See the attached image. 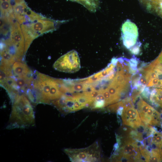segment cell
Here are the masks:
<instances>
[{"mask_svg":"<svg viewBox=\"0 0 162 162\" xmlns=\"http://www.w3.org/2000/svg\"><path fill=\"white\" fill-rule=\"evenodd\" d=\"M63 81L36 71L32 85L25 94L34 104H50L64 94L61 90Z\"/></svg>","mask_w":162,"mask_h":162,"instance_id":"1","label":"cell"},{"mask_svg":"<svg viewBox=\"0 0 162 162\" xmlns=\"http://www.w3.org/2000/svg\"><path fill=\"white\" fill-rule=\"evenodd\" d=\"M11 100V111L6 128H25L34 126V112L30 100L26 94H18Z\"/></svg>","mask_w":162,"mask_h":162,"instance_id":"2","label":"cell"},{"mask_svg":"<svg viewBox=\"0 0 162 162\" xmlns=\"http://www.w3.org/2000/svg\"><path fill=\"white\" fill-rule=\"evenodd\" d=\"M64 152L72 162H94L98 161L100 158V151L96 142L86 148H66Z\"/></svg>","mask_w":162,"mask_h":162,"instance_id":"3","label":"cell"},{"mask_svg":"<svg viewBox=\"0 0 162 162\" xmlns=\"http://www.w3.org/2000/svg\"><path fill=\"white\" fill-rule=\"evenodd\" d=\"M53 67L56 70L67 73L78 71L80 64L77 52L73 50L62 56L54 63Z\"/></svg>","mask_w":162,"mask_h":162,"instance_id":"4","label":"cell"},{"mask_svg":"<svg viewBox=\"0 0 162 162\" xmlns=\"http://www.w3.org/2000/svg\"><path fill=\"white\" fill-rule=\"evenodd\" d=\"M122 38L123 44L128 49H130L137 45H140L137 42L138 36V28L136 24L127 20L122 24Z\"/></svg>","mask_w":162,"mask_h":162,"instance_id":"5","label":"cell"},{"mask_svg":"<svg viewBox=\"0 0 162 162\" xmlns=\"http://www.w3.org/2000/svg\"><path fill=\"white\" fill-rule=\"evenodd\" d=\"M64 22L42 17L37 20H34L29 26V28L30 32L35 38L41 34L56 29L60 24Z\"/></svg>","mask_w":162,"mask_h":162,"instance_id":"6","label":"cell"},{"mask_svg":"<svg viewBox=\"0 0 162 162\" xmlns=\"http://www.w3.org/2000/svg\"><path fill=\"white\" fill-rule=\"evenodd\" d=\"M122 119L123 124L134 128H136L142 122L138 112L134 107H124Z\"/></svg>","mask_w":162,"mask_h":162,"instance_id":"7","label":"cell"},{"mask_svg":"<svg viewBox=\"0 0 162 162\" xmlns=\"http://www.w3.org/2000/svg\"><path fill=\"white\" fill-rule=\"evenodd\" d=\"M13 76L16 78L31 76L33 74L28 66L22 60L15 61L12 66Z\"/></svg>","mask_w":162,"mask_h":162,"instance_id":"8","label":"cell"},{"mask_svg":"<svg viewBox=\"0 0 162 162\" xmlns=\"http://www.w3.org/2000/svg\"><path fill=\"white\" fill-rule=\"evenodd\" d=\"M81 4L89 11L92 12H96L99 8V0H70Z\"/></svg>","mask_w":162,"mask_h":162,"instance_id":"9","label":"cell"},{"mask_svg":"<svg viewBox=\"0 0 162 162\" xmlns=\"http://www.w3.org/2000/svg\"><path fill=\"white\" fill-rule=\"evenodd\" d=\"M136 105L137 109L142 121L150 106L144 101L141 97L137 103Z\"/></svg>","mask_w":162,"mask_h":162,"instance_id":"10","label":"cell"},{"mask_svg":"<svg viewBox=\"0 0 162 162\" xmlns=\"http://www.w3.org/2000/svg\"><path fill=\"white\" fill-rule=\"evenodd\" d=\"M162 161V158L159 149H152L151 155L148 162H157Z\"/></svg>","mask_w":162,"mask_h":162,"instance_id":"11","label":"cell"},{"mask_svg":"<svg viewBox=\"0 0 162 162\" xmlns=\"http://www.w3.org/2000/svg\"><path fill=\"white\" fill-rule=\"evenodd\" d=\"M152 143L154 144L160 148L162 146V134L155 131L153 135Z\"/></svg>","mask_w":162,"mask_h":162,"instance_id":"12","label":"cell"},{"mask_svg":"<svg viewBox=\"0 0 162 162\" xmlns=\"http://www.w3.org/2000/svg\"><path fill=\"white\" fill-rule=\"evenodd\" d=\"M139 59L133 56L129 61L130 67L133 70H137V66L139 63Z\"/></svg>","mask_w":162,"mask_h":162,"instance_id":"13","label":"cell"},{"mask_svg":"<svg viewBox=\"0 0 162 162\" xmlns=\"http://www.w3.org/2000/svg\"><path fill=\"white\" fill-rule=\"evenodd\" d=\"M105 100H94L93 103V108L95 109L103 108L106 106Z\"/></svg>","mask_w":162,"mask_h":162,"instance_id":"14","label":"cell"},{"mask_svg":"<svg viewBox=\"0 0 162 162\" xmlns=\"http://www.w3.org/2000/svg\"><path fill=\"white\" fill-rule=\"evenodd\" d=\"M74 99L75 100L73 107L74 111L80 110L84 107L75 98Z\"/></svg>","mask_w":162,"mask_h":162,"instance_id":"15","label":"cell"},{"mask_svg":"<svg viewBox=\"0 0 162 162\" xmlns=\"http://www.w3.org/2000/svg\"><path fill=\"white\" fill-rule=\"evenodd\" d=\"M140 45H137L130 49L131 53L134 54L138 55L140 52Z\"/></svg>","mask_w":162,"mask_h":162,"instance_id":"16","label":"cell"},{"mask_svg":"<svg viewBox=\"0 0 162 162\" xmlns=\"http://www.w3.org/2000/svg\"><path fill=\"white\" fill-rule=\"evenodd\" d=\"M150 93V90L148 87H146L142 93V95L144 98L148 99Z\"/></svg>","mask_w":162,"mask_h":162,"instance_id":"17","label":"cell"},{"mask_svg":"<svg viewBox=\"0 0 162 162\" xmlns=\"http://www.w3.org/2000/svg\"><path fill=\"white\" fill-rule=\"evenodd\" d=\"M159 80L157 78L153 79L148 83L146 86L148 87L152 86L155 87L157 85Z\"/></svg>","mask_w":162,"mask_h":162,"instance_id":"18","label":"cell"},{"mask_svg":"<svg viewBox=\"0 0 162 162\" xmlns=\"http://www.w3.org/2000/svg\"><path fill=\"white\" fill-rule=\"evenodd\" d=\"M139 80L142 84L146 85L148 83L146 79L143 75L140 77Z\"/></svg>","mask_w":162,"mask_h":162,"instance_id":"19","label":"cell"},{"mask_svg":"<svg viewBox=\"0 0 162 162\" xmlns=\"http://www.w3.org/2000/svg\"><path fill=\"white\" fill-rule=\"evenodd\" d=\"M123 109L124 107L123 106H120L119 107L117 110L118 115L122 116Z\"/></svg>","mask_w":162,"mask_h":162,"instance_id":"20","label":"cell"},{"mask_svg":"<svg viewBox=\"0 0 162 162\" xmlns=\"http://www.w3.org/2000/svg\"><path fill=\"white\" fill-rule=\"evenodd\" d=\"M118 61V58H113L111 60V63H112L113 65H116Z\"/></svg>","mask_w":162,"mask_h":162,"instance_id":"21","label":"cell"},{"mask_svg":"<svg viewBox=\"0 0 162 162\" xmlns=\"http://www.w3.org/2000/svg\"><path fill=\"white\" fill-rule=\"evenodd\" d=\"M1 2H10V0H0Z\"/></svg>","mask_w":162,"mask_h":162,"instance_id":"22","label":"cell"},{"mask_svg":"<svg viewBox=\"0 0 162 162\" xmlns=\"http://www.w3.org/2000/svg\"></svg>","mask_w":162,"mask_h":162,"instance_id":"23","label":"cell"}]
</instances>
